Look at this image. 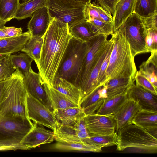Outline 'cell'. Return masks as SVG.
<instances>
[{
	"label": "cell",
	"mask_w": 157,
	"mask_h": 157,
	"mask_svg": "<svg viewBox=\"0 0 157 157\" xmlns=\"http://www.w3.org/2000/svg\"><path fill=\"white\" fill-rule=\"evenodd\" d=\"M112 35L114 43L106 71L107 81L121 78H130L135 80L137 71L129 44L118 30Z\"/></svg>",
	"instance_id": "cell-3"
},
{
	"label": "cell",
	"mask_w": 157,
	"mask_h": 157,
	"mask_svg": "<svg viewBox=\"0 0 157 157\" xmlns=\"http://www.w3.org/2000/svg\"><path fill=\"white\" fill-rule=\"evenodd\" d=\"M151 52L150 56L142 63L138 71L157 89V50Z\"/></svg>",
	"instance_id": "cell-26"
},
{
	"label": "cell",
	"mask_w": 157,
	"mask_h": 157,
	"mask_svg": "<svg viewBox=\"0 0 157 157\" xmlns=\"http://www.w3.org/2000/svg\"><path fill=\"white\" fill-rule=\"evenodd\" d=\"M5 56L0 55V61Z\"/></svg>",
	"instance_id": "cell-50"
},
{
	"label": "cell",
	"mask_w": 157,
	"mask_h": 157,
	"mask_svg": "<svg viewBox=\"0 0 157 157\" xmlns=\"http://www.w3.org/2000/svg\"><path fill=\"white\" fill-rule=\"evenodd\" d=\"M136 0H120L116 4L113 16L114 33L133 12Z\"/></svg>",
	"instance_id": "cell-22"
},
{
	"label": "cell",
	"mask_w": 157,
	"mask_h": 157,
	"mask_svg": "<svg viewBox=\"0 0 157 157\" xmlns=\"http://www.w3.org/2000/svg\"><path fill=\"white\" fill-rule=\"evenodd\" d=\"M30 37L28 31L17 36L0 38V55H10L21 51Z\"/></svg>",
	"instance_id": "cell-20"
},
{
	"label": "cell",
	"mask_w": 157,
	"mask_h": 157,
	"mask_svg": "<svg viewBox=\"0 0 157 157\" xmlns=\"http://www.w3.org/2000/svg\"><path fill=\"white\" fill-rule=\"evenodd\" d=\"M108 36L106 35L98 34L90 41L81 71L78 86L80 93L87 83L91 72L101 55L107 41Z\"/></svg>",
	"instance_id": "cell-10"
},
{
	"label": "cell",
	"mask_w": 157,
	"mask_h": 157,
	"mask_svg": "<svg viewBox=\"0 0 157 157\" xmlns=\"http://www.w3.org/2000/svg\"><path fill=\"white\" fill-rule=\"evenodd\" d=\"M26 108L28 118L33 122L55 131L60 123L50 110L38 100L27 93Z\"/></svg>",
	"instance_id": "cell-9"
},
{
	"label": "cell",
	"mask_w": 157,
	"mask_h": 157,
	"mask_svg": "<svg viewBox=\"0 0 157 157\" xmlns=\"http://www.w3.org/2000/svg\"><path fill=\"white\" fill-rule=\"evenodd\" d=\"M87 21L89 22L93 32L97 35L112 36L114 33L112 22L106 23L96 18H92Z\"/></svg>",
	"instance_id": "cell-37"
},
{
	"label": "cell",
	"mask_w": 157,
	"mask_h": 157,
	"mask_svg": "<svg viewBox=\"0 0 157 157\" xmlns=\"http://www.w3.org/2000/svg\"><path fill=\"white\" fill-rule=\"evenodd\" d=\"M90 41L86 42L72 37L56 78H64L78 87L82 64L89 48Z\"/></svg>",
	"instance_id": "cell-4"
},
{
	"label": "cell",
	"mask_w": 157,
	"mask_h": 157,
	"mask_svg": "<svg viewBox=\"0 0 157 157\" xmlns=\"http://www.w3.org/2000/svg\"><path fill=\"white\" fill-rule=\"evenodd\" d=\"M10 150H12V149L10 147L5 146H0V151Z\"/></svg>",
	"instance_id": "cell-47"
},
{
	"label": "cell",
	"mask_w": 157,
	"mask_h": 157,
	"mask_svg": "<svg viewBox=\"0 0 157 157\" xmlns=\"http://www.w3.org/2000/svg\"><path fill=\"white\" fill-rule=\"evenodd\" d=\"M117 30L129 43L133 57L148 52L145 42L146 29L141 17L132 13Z\"/></svg>",
	"instance_id": "cell-8"
},
{
	"label": "cell",
	"mask_w": 157,
	"mask_h": 157,
	"mask_svg": "<svg viewBox=\"0 0 157 157\" xmlns=\"http://www.w3.org/2000/svg\"><path fill=\"white\" fill-rule=\"evenodd\" d=\"M53 112L63 125H73L86 116L80 107L57 109L53 110Z\"/></svg>",
	"instance_id": "cell-23"
},
{
	"label": "cell",
	"mask_w": 157,
	"mask_h": 157,
	"mask_svg": "<svg viewBox=\"0 0 157 157\" xmlns=\"http://www.w3.org/2000/svg\"><path fill=\"white\" fill-rule=\"evenodd\" d=\"M22 33V29L21 27L4 26L0 28V38L17 36Z\"/></svg>",
	"instance_id": "cell-42"
},
{
	"label": "cell",
	"mask_w": 157,
	"mask_h": 157,
	"mask_svg": "<svg viewBox=\"0 0 157 157\" xmlns=\"http://www.w3.org/2000/svg\"><path fill=\"white\" fill-rule=\"evenodd\" d=\"M21 0V1L22 2H26L28 1H29V0Z\"/></svg>",
	"instance_id": "cell-51"
},
{
	"label": "cell",
	"mask_w": 157,
	"mask_h": 157,
	"mask_svg": "<svg viewBox=\"0 0 157 157\" xmlns=\"http://www.w3.org/2000/svg\"><path fill=\"white\" fill-rule=\"evenodd\" d=\"M107 98V87L105 84L98 87L82 99L80 107L86 116L95 113Z\"/></svg>",
	"instance_id": "cell-17"
},
{
	"label": "cell",
	"mask_w": 157,
	"mask_h": 157,
	"mask_svg": "<svg viewBox=\"0 0 157 157\" xmlns=\"http://www.w3.org/2000/svg\"><path fill=\"white\" fill-rule=\"evenodd\" d=\"M69 29L73 37L86 42L90 41L98 35L93 32L86 20L77 23L69 28Z\"/></svg>",
	"instance_id": "cell-30"
},
{
	"label": "cell",
	"mask_w": 157,
	"mask_h": 157,
	"mask_svg": "<svg viewBox=\"0 0 157 157\" xmlns=\"http://www.w3.org/2000/svg\"><path fill=\"white\" fill-rule=\"evenodd\" d=\"M6 23L0 18V28L5 26Z\"/></svg>",
	"instance_id": "cell-49"
},
{
	"label": "cell",
	"mask_w": 157,
	"mask_h": 157,
	"mask_svg": "<svg viewBox=\"0 0 157 157\" xmlns=\"http://www.w3.org/2000/svg\"><path fill=\"white\" fill-rule=\"evenodd\" d=\"M84 13L86 21H88L92 18L100 20L98 6L94 4H92L90 2L86 4L85 7Z\"/></svg>",
	"instance_id": "cell-43"
},
{
	"label": "cell",
	"mask_w": 157,
	"mask_h": 157,
	"mask_svg": "<svg viewBox=\"0 0 157 157\" xmlns=\"http://www.w3.org/2000/svg\"><path fill=\"white\" fill-rule=\"evenodd\" d=\"M145 42L148 52L157 50V29H146Z\"/></svg>",
	"instance_id": "cell-39"
},
{
	"label": "cell",
	"mask_w": 157,
	"mask_h": 157,
	"mask_svg": "<svg viewBox=\"0 0 157 157\" xmlns=\"http://www.w3.org/2000/svg\"><path fill=\"white\" fill-rule=\"evenodd\" d=\"M114 43V37L112 35L111 38L107 40L97 63L91 72L87 83L80 93L81 101L98 87L97 80L101 65L109 51Z\"/></svg>",
	"instance_id": "cell-19"
},
{
	"label": "cell",
	"mask_w": 157,
	"mask_h": 157,
	"mask_svg": "<svg viewBox=\"0 0 157 157\" xmlns=\"http://www.w3.org/2000/svg\"><path fill=\"white\" fill-rule=\"evenodd\" d=\"M54 148L60 151H77L99 152L102 151L101 146L89 144L86 143H66L57 142Z\"/></svg>",
	"instance_id": "cell-33"
},
{
	"label": "cell",
	"mask_w": 157,
	"mask_h": 157,
	"mask_svg": "<svg viewBox=\"0 0 157 157\" xmlns=\"http://www.w3.org/2000/svg\"><path fill=\"white\" fill-rule=\"evenodd\" d=\"M87 144L102 147L117 146V135L116 132L107 135H95L89 134V136L84 140Z\"/></svg>",
	"instance_id": "cell-35"
},
{
	"label": "cell",
	"mask_w": 157,
	"mask_h": 157,
	"mask_svg": "<svg viewBox=\"0 0 157 157\" xmlns=\"http://www.w3.org/2000/svg\"><path fill=\"white\" fill-rule=\"evenodd\" d=\"M20 0H0V18L7 22L14 18Z\"/></svg>",
	"instance_id": "cell-34"
},
{
	"label": "cell",
	"mask_w": 157,
	"mask_h": 157,
	"mask_svg": "<svg viewBox=\"0 0 157 157\" xmlns=\"http://www.w3.org/2000/svg\"><path fill=\"white\" fill-rule=\"evenodd\" d=\"M117 135V151L131 149L137 152H157V138L141 127L130 124L119 130Z\"/></svg>",
	"instance_id": "cell-5"
},
{
	"label": "cell",
	"mask_w": 157,
	"mask_h": 157,
	"mask_svg": "<svg viewBox=\"0 0 157 157\" xmlns=\"http://www.w3.org/2000/svg\"><path fill=\"white\" fill-rule=\"evenodd\" d=\"M72 37L67 24L52 18L43 36L40 58L36 65L42 85L53 86Z\"/></svg>",
	"instance_id": "cell-1"
},
{
	"label": "cell",
	"mask_w": 157,
	"mask_h": 157,
	"mask_svg": "<svg viewBox=\"0 0 157 157\" xmlns=\"http://www.w3.org/2000/svg\"><path fill=\"white\" fill-rule=\"evenodd\" d=\"M46 0H29L20 3L14 18L21 20L30 17L36 10L46 6Z\"/></svg>",
	"instance_id": "cell-29"
},
{
	"label": "cell",
	"mask_w": 157,
	"mask_h": 157,
	"mask_svg": "<svg viewBox=\"0 0 157 157\" xmlns=\"http://www.w3.org/2000/svg\"><path fill=\"white\" fill-rule=\"evenodd\" d=\"M23 80L27 93L53 111L51 103L41 84L39 73L35 72L31 68L24 76Z\"/></svg>",
	"instance_id": "cell-14"
},
{
	"label": "cell",
	"mask_w": 157,
	"mask_h": 157,
	"mask_svg": "<svg viewBox=\"0 0 157 157\" xmlns=\"http://www.w3.org/2000/svg\"><path fill=\"white\" fill-rule=\"evenodd\" d=\"M53 110L69 107H80L65 95L46 84H43Z\"/></svg>",
	"instance_id": "cell-24"
},
{
	"label": "cell",
	"mask_w": 157,
	"mask_h": 157,
	"mask_svg": "<svg viewBox=\"0 0 157 157\" xmlns=\"http://www.w3.org/2000/svg\"><path fill=\"white\" fill-rule=\"evenodd\" d=\"M134 81L130 78H123L108 80L105 84L107 87V98L127 93Z\"/></svg>",
	"instance_id": "cell-27"
},
{
	"label": "cell",
	"mask_w": 157,
	"mask_h": 157,
	"mask_svg": "<svg viewBox=\"0 0 157 157\" xmlns=\"http://www.w3.org/2000/svg\"><path fill=\"white\" fill-rule=\"evenodd\" d=\"M140 109L137 103L134 101L128 99L121 107L113 115L116 122L115 132L128 125Z\"/></svg>",
	"instance_id": "cell-18"
},
{
	"label": "cell",
	"mask_w": 157,
	"mask_h": 157,
	"mask_svg": "<svg viewBox=\"0 0 157 157\" xmlns=\"http://www.w3.org/2000/svg\"><path fill=\"white\" fill-rule=\"evenodd\" d=\"M84 120L89 134L107 135L115 132L116 122L113 115L94 113L85 116Z\"/></svg>",
	"instance_id": "cell-12"
},
{
	"label": "cell",
	"mask_w": 157,
	"mask_h": 157,
	"mask_svg": "<svg viewBox=\"0 0 157 157\" xmlns=\"http://www.w3.org/2000/svg\"><path fill=\"white\" fill-rule=\"evenodd\" d=\"M120 0H96L101 6L113 16L114 15L115 6Z\"/></svg>",
	"instance_id": "cell-44"
},
{
	"label": "cell",
	"mask_w": 157,
	"mask_h": 157,
	"mask_svg": "<svg viewBox=\"0 0 157 157\" xmlns=\"http://www.w3.org/2000/svg\"><path fill=\"white\" fill-rule=\"evenodd\" d=\"M128 99L136 102L140 109L157 112V95L133 84L127 92Z\"/></svg>",
	"instance_id": "cell-13"
},
{
	"label": "cell",
	"mask_w": 157,
	"mask_h": 157,
	"mask_svg": "<svg viewBox=\"0 0 157 157\" xmlns=\"http://www.w3.org/2000/svg\"><path fill=\"white\" fill-rule=\"evenodd\" d=\"M127 92L106 98L95 113L99 114L113 115L127 100Z\"/></svg>",
	"instance_id": "cell-28"
},
{
	"label": "cell",
	"mask_w": 157,
	"mask_h": 157,
	"mask_svg": "<svg viewBox=\"0 0 157 157\" xmlns=\"http://www.w3.org/2000/svg\"><path fill=\"white\" fill-rule=\"evenodd\" d=\"M74 0L82 2L85 4H86L88 3H90L91 2V0Z\"/></svg>",
	"instance_id": "cell-48"
},
{
	"label": "cell",
	"mask_w": 157,
	"mask_h": 157,
	"mask_svg": "<svg viewBox=\"0 0 157 157\" xmlns=\"http://www.w3.org/2000/svg\"><path fill=\"white\" fill-rule=\"evenodd\" d=\"M16 69L7 55L0 61V82L11 77Z\"/></svg>",
	"instance_id": "cell-38"
},
{
	"label": "cell",
	"mask_w": 157,
	"mask_h": 157,
	"mask_svg": "<svg viewBox=\"0 0 157 157\" xmlns=\"http://www.w3.org/2000/svg\"><path fill=\"white\" fill-rule=\"evenodd\" d=\"M63 94L75 103L80 106L81 100L80 91L78 87L66 79L56 78L52 86Z\"/></svg>",
	"instance_id": "cell-25"
},
{
	"label": "cell",
	"mask_w": 157,
	"mask_h": 157,
	"mask_svg": "<svg viewBox=\"0 0 157 157\" xmlns=\"http://www.w3.org/2000/svg\"><path fill=\"white\" fill-rule=\"evenodd\" d=\"M36 124L32 121L0 119V146L9 147L12 150H26L21 142Z\"/></svg>",
	"instance_id": "cell-7"
},
{
	"label": "cell",
	"mask_w": 157,
	"mask_h": 157,
	"mask_svg": "<svg viewBox=\"0 0 157 157\" xmlns=\"http://www.w3.org/2000/svg\"><path fill=\"white\" fill-rule=\"evenodd\" d=\"M99 16L100 20L106 23L113 22V17L111 15L108 13L101 6H98Z\"/></svg>",
	"instance_id": "cell-46"
},
{
	"label": "cell",
	"mask_w": 157,
	"mask_h": 157,
	"mask_svg": "<svg viewBox=\"0 0 157 157\" xmlns=\"http://www.w3.org/2000/svg\"><path fill=\"white\" fill-rule=\"evenodd\" d=\"M136 84L140 86L145 89L157 95V89H156L144 76L137 71L134 78Z\"/></svg>",
	"instance_id": "cell-41"
},
{
	"label": "cell",
	"mask_w": 157,
	"mask_h": 157,
	"mask_svg": "<svg viewBox=\"0 0 157 157\" xmlns=\"http://www.w3.org/2000/svg\"><path fill=\"white\" fill-rule=\"evenodd\" d=\"M54 140V131L45 129L42 125L36 124L21 140V144L27 150L51 143Z\"/></svg>",
	"instance_id": "cell-15"
},
{
	"label": "cell",
	"mask_w": 157,
	"mask_h": 157,
	"mask_svg": "<svg viewBox=\"0 0 157 157\" xmlns=\"http://www.w3.org/2000/svg\"><path fill=\"white\" fill-rule=\"evenodd\" d=\"M114 44L110 48L101 65L97 80L98 87L104 85L107 82L106 71Z\"/></svg>",
	"instance_id": "cell-40"
},
{
	"label": "cell",
	"mask_w": 157,
	"mask_h": 157,
	"mask_svg": "<svg viewBox=\"0 0 157 157\" xmlns=\"http://www.w3.org/2000/svg\"><path fill=\"white\" fill-rule=\"evenodd\" d=\"M43 41V36H31L21 50L27 54L37 65L40 58Z\"/></svg>",
	"instance_id": "cell-31"
},
{
	"label": "cell",
	"mask_w": 157,
	"mask_h": 157,
	"mask_svg": "<svg viewBox=\"0 0 157 157\" xmlns=\"http://www.w3.org/2000/svg\"><path fill=\"white\" fill-rule=\"evenodd\" d=\"M0 94H1V91H0Z\"/></svg>",
	"instance_id": "cell-52"
},
{
	"label": "cell",
	"mask_w": 157,
	"mask_h": 157,
	"mask_svg": "<svg viewBox=\"0 0 157 157\" xmlns=\"http://www.w3.org/2000/svg\"><path fill=\"white\" fill-rule=\"evenodd\" d=\"M23 77L21 71L16 68L11 77L0 82V119L22 122L31 121L27 115V92Z\"/></svg>",
	"instance_id": "cell-2"
},
{
	"label": "cell",
	"mask_w": 157,
	"mask_h": 157,
	"mask_svg": "<svg viewBox=\"0 0 157 157\" xmlns=\"http://www.w3.org/2000/svg\"><path fill=\"white\" fill-rule=\"evenodd\" d=\"M10 58L16 68L18 69L23 76L31 68V64L33 60L24 52L10 55Z\"/></svg>",
	"instance_id": "cell-36"
},
{
	"label": "cell",
	"mask_w": 157,
	"mask_h": 157,
	"mask_svg": "<svg viewBox=\"0 0 157 157\" xmlns=\"http://www.w3.org/2000/svg\"><path fill=\"white\" fill-rule=\"evenodd\" d=\"M142 18L157 13V0H136L133 12Z\"/></svg>",
	"instance_id": "cell-32"
},
{
	"label": "cell",
	"mask_w": 157,
	"mask_h": 157,
	"mask_svg": "<svg viewBox=\"0 0 157 157\" xmlns=\"http://www.w3.org/2000/svg\"><path fill=\"white\" fill-rule=\"evenodd\" d=\"M54 132L55 140L59 142L85 143L84 139L89 136L84 118L73 125L60 124Z\"/></svg>",
	"instance_id": "cell-11"
},
{
	"label": "cell",
	"mask_w": 157,
	"mask_h": 157,
	"mask_svg": "<svg viewBox=\"0 0 157 157\" xmlns=\"http://www.w3.org/2000/svg\"><path fill=\"white\" fill-rule=\"evenodd\" d=\"M86 4L74 0H46V6L52 19L55 18L67 24L69 28L86 20Z\"/></svg>",
	"instance_id": "cell-6"
},
{
	"label": "cell",
	"mask_w": 157,
	"mask_h": 157,
	"mask_svg": "<svg viewBox=\"0 0 157 157\" xmlns=\"http://www.w3.org/2000/svg\"><path fill=\"white\" fill-rule=\"evenodd\" d=\"M131 122L146 130L157 138V112L140 109Z\"/></svg>",
	"instance_id": "cell-21"
},
{
	"label": "cell",
	"mask_w": 157,
	"mask_h": 157,
	"mask_svg": "<svg viewBox=\"0 0 157 157\" xmlns=\"http://www.w3.org/2000/svg\"><path fill=\"white\" fill-rule=\"evenodd\" d=\"M52 19L46 6L40 8L35 11L27 25V29L31 36H43Z\"/></svg>",
	"instance_id": "cell-16"
},
{
	"label": "cell",
	"mask_w": 157,
	"mask_h": 157,
	"mask_svg": "<svg viewBox=\"0 0 157 157\" xmlns=\"http://www.w3.org/2000/svg\"><path fill=\"white\" fill-rule=\"evenodd\" d=\"M157 13L152 16L142 18L144 25L146 29H157Z\"/></svg>",
	"instance_id": "cell-45"
}]
</instances>
